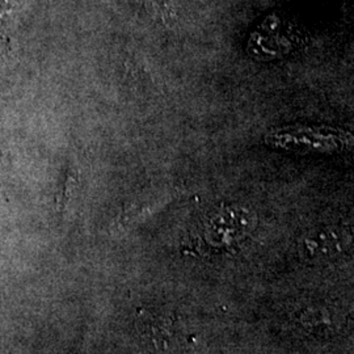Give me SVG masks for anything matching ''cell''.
<instances>
[{"mask_svg": "<svg viewBox=\"0 0 354 354\" xmlns=\"http://www.w3.org/2000/svg\"><path fill=\"white\" fill-rule=\"evenodd\" d=\"M256 227V216L241 206H221L201 221L197 232L200 247L207 252H235Z\"/></svg>", "mask_w": 354, "mask_h": 354, "instance_id": "cell-1", "label": "cell"}, {"mask_svg": "<svg viewBox=\"0 0 354 354\" xmlns=\"http://www.w3.org/2000/svg\"><path fill=\"white\" fill-rule=\"evenodd\" d=\"M349 245V236L339 227H317L299 241V252L308 260H328L340 256Z\"/></svg>", "mask_w": 354, "mask_h": 354, "instance_id": "cell-2", "label": "cell"}, {"mask_svg": "<svg viewBox=\"0 0 354 354\" xmlns=\"http://www.w3.org/2000/svg\"><path fill=\"white\" fill-rule=\"evenodd\" d=\"M175 326L176 319L168 311L147 308L138 313V328L142 336L158 349L169 346L175 336Z\"/></svg>", "mask_w": 354, "mask_h": 354, "instance_id": "cell-3", "label": "cell"}, {"mask_svg": "<svg viewBox=\"0 0 354 354\" xmlns=\"http://www.w3.org/2000/svg\"><path fill=\"white\" fill-rule=\"evenodd\" d=\"M299 324L315 339L328 340L342 330L344 320L339 311L329 306H313L302 311Z\"/></svg>", "mask_w": 354, "mask_h": 354, "instance_id": "cell-4", "label": "cell"}, {"mask_svg": "<svg viewBox=\"0 0 354 354\" xmlns=\"http://www.w3.org/2000/svg\"><path fill=\"white\" fill-rule=\"evenodd\" d=\"M152 17L165 24L172 26L176 20V7L174 0H137Z\"/></svg>", "mask_w": 354, "mask_h": 354, "instance_id": "cell-5", "label": "cell"}]
</instances>
